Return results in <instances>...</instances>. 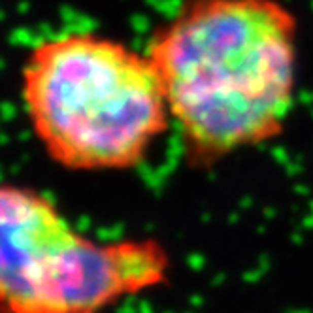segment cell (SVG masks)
<instances>
[{"label":"cell","mask_w":313,"mask_h":313,"mask_svg":"<svg viewBox=\"0 0 313 313\" xmlns=\"http://www.w3.org/2000/svg\"><path fill=\"white\" fill-rule=\"evenodd\" d=\"M146 53L191 166H214L285 130L298 19L283 0H183Z\"/></svg>","instance_id":"6da1fadb"},{"label":"cell","mask_w":313,"mask_h":313,"mask_svg":"<svg viewBox=\"0 0 313 313\" xmlns=\"http://www.w3.org/2000/svg\"><path fill=\"white\" fill-rule=\"evenodd\" d=\"M21 98L47 157L72 172L138 166L172 125L146 51L91 30L36 42L21 66Z\"/></svg>","instance_id":"7a4b0ae2"},{"label":"cell","mask_w":313,"mask_h":313,"mask_svg":"<svg viewBox=\"0 0 313 313\" xmlns=\"http://www.w3.org/2000/svg\"><path fill=\"white\" fill-rule=\"evenodd\" d=\"M170 270L155 238L93 240L40 191L0 189L2 313H104L164 285Z\"/></svg>","instance_id":"3957f363"}]
</instances>
